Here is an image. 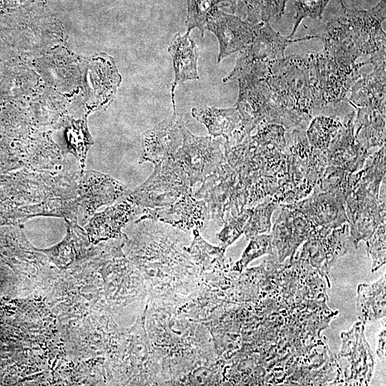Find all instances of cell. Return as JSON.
Segmentation results:
<instances>
[{
	"label": "cell",
	"mask_w": 386,
	"mask_h": 386,
	"mask_svg": "<svg viewBox=\"0 0 386 386\" xmlns=\"http://www.w3.org/2000/svg\"><path fill=\"white\" fill-rule=\"evenodd\" d=\"M342 14L331 19L321 35L323 53L337 63L352 66L361 56L370 59L385 57L386 34L382 27L386 1L380 0L370 10L350 9L342 0Z\"/></svg>",
	"instance_id": "obj_1"
},
{
	"label": "cell",
	"mask_w": 386,
	"mask_h": 386,
	"mask_svg": "<svg viewBox=\"0 0 386 386\" xmlns=\"http://www.w3.org/2000/svg\"><path fill=\"white\" fill-rule=\"evenodd\" d=\"M264 78L274 124L306 131L313 103L303 56L290 55L273 63Z\"/></svg>",
	"instance_id": "obj_2"
},
{
	"label": "cell",
	"mask_w": 386,
	"mask_h": 386,
	"mask_svg": "<svg viewBox=\"0 0 386 386\" xmlns=\"http://www.w3.org/2000/svg\"><path fill=\"white\" fill-rule=\"evenodd\" d=\"M385 144L370 154L362 169V176L345 200L350 239L355 248L365 242L378 226L385 222Z\"/></svg>",
	"instance_id": "obj_3"
},
{
	"label": "cell",
	"mask_w": 386,
	"mask_h": 386,
	"mask_svg": "<svg viewBox=\"0 0 386 386\" xmlns=\"http://www.w3.org/2000/svg\"><path fill=\"white\" fill-rule=\"evenodd\" d=\"M287 173L279 192L272 197L281 204H290L307 197L327 166V152L308 142L306 131L287 130Z\"/></svg>",
	"instance_id": "obj_4"
},
{
	"label": "cell",
	"mask_w": 386,
	"mask_h": 386,
	"mask_svg": "<svg viewBox=\"0 0 386 386\" xmlns=\"http://www.w3.org/2000/svg\"><path fill=\"white\" fill-rule=\"evenodd\" d=\"M223 147L228 164L247 193L248 207L278 192V181L267 175L258 146L243 128L236 131Z\"/></svg>",
	"instance_id": "obj_5"
},
{
	"label": "cell",
	"mask_w": 386,
	"mask_h": 386,
	"mask_svg": "<svg viewBox=\"0 0 386 386\" xmlns=\"http://www.w3.org/2000/svg\"><path fill=\"white\" fill-rule=\"evenodd\" d=\"M315 109L345 101L347 94L360 76L359 69L368 61L345 66L322 53H309L303 56Z\"/></svg>",
	"instance_id": "obj_6"
},
{
	"label": "cell",
	"mask_w": 386,
	"mask_h": 386,
	"mask_svg": "<svg viewBox=\"0 0 386 386\" xmlns=\"http://www.w3.org/2000/svg\"><path fill=\"white\" fill-rule=\"evenodd\" d=\"M154 170L142 184L126 196L142 209L169 206L193 194L188 176L173 157L155 163Z\"/></svg>",
	"instance_id": "obj_7"
},
{
	"label": "cell",
	"mask_w": 386,
	"mask_h": 386,
	"mask_svg": "<svg viewBox=\"0 0 386 386\" xmlns=\"http://www.w3.org/2000/svg\"><path fill=\"white\" fill-rule=\"evenodd\" d=\"M312 38H318V35L292 39L274 31L269 21L260 22L253 41L239 51L234 69L223 82L236 79L250 71L267 74L273 63L284 57V50L290 44Z\"/></svg>",
	"instance_id": "obj_8"
},
{
	"label": "cell",
	"mask_w": 386,
	"mask_h": 386,
	"mask_svg": "<svg viewBox=\"0 0 386 386\" xmlns=\"http://www.w3.org/2000/svg\"><path fill=\"white\" fill-rule=\"evenodd\" d=\"M182 144L173 157L181 165L193 187L227 161L221 147L224 142L220 138L212 136L194 135L185 125L182 127Z\"/></svg>",
	"instance_id": "obj_9"
},
{
	"label": "cell",
	"mask_w": 386,
	"mask_h": 386,
	"mask_svg": "<svg viewBox=\"0 0 386 386\" xmlns=\"http://www.w3.org/2000/svg\"><path fill=\"white\" fill-rule=\"evenodd\" d=\"M349 239L348 223L332 229H313L304 242L299 257L325 277L330 287V269L335 262L346 254Z\"/></svg>",
	"instance_id": "obj_10"
},
{
	"label": "cell",
	"mask_w": 386,
	"mask_h": 386,
	"mask_svg": "<svg viewBox=\"0 0 386 386\" xmlns=\"http://www.w3.org/2000/svg\"><path fill=\"white\" fill-rule=\"evenodd\" d=\"M264 76L252 73L239 76V94L234 107L238 110L242 127L247 135L261 123L272 124V109L268 99Z\"/></svg>",
	"instance_id": "obj_11"
},
{
	"label": "cell",
	"mask_w": 386,
	"mask_h": 386,
	"mask_svg": "<svg viewBox=\"0 0 386 386\" xmlns=\"http://www.w3.org/2000/svg\"><path fill=\"white\" fill-rule=\"evenodd\" d=\"M364 325L358 321L341 333L339 360L347 361L344 374L347 385H367L374 370V357L364 334Z\"/></svg>",
	"instance_id": "obj_12"
},
{
	"label": "cell",
	"mask_w": 386,
	"mask_h": 386,
	"mask_svg": "<svg viewBox=\"0 0 386 386\" xmlns=\"http://www.w3.org/2000/svg\"><path fill=\"white\" fill-rule=\"evenodd\" d=\"M259 24L244 21L238 16L216 9L207 21L206 29L212 32L218 39L219 50L217 62L249 45L253 41Z\"/></svg>",
	"instance_id": "obj_13"
},
{
	"label": "cell",
	"mask_w": 386,
	"mask_h": 386,
	"mask_svg": "<svg viewBox=\"0 0 386 386\" xmlns=\"http://www.w3.org/2000/svg\"><path fill=\"white\" fill-rule=\"evenodd\" d=\"M184 126L182 115L175 111L171 117L147 130L143 135L139 163L155 164L173 157L182 144Z\"/></svg>",
	"instance_id": "obj_14"
},
{
	"label": "cell",
	"mask_w": 386,
	"mask_h": 386,
	"mask_svg": "<svg viewBox=\"0 0 386 386\" xmlns=\"http://www.w3.org/2000/svg\"><path fill=\"white\" fill-rule=\"evenodd\" d=\"M312 192L301 200L283 204L302 213L313 229H332L348 223L345 204L335 195L321 191L317 184Z\"/></svg>",
	"instance_id": "obj_15"
},
{
	"label": "cell",
	"mask_w": 386,
	"mask_h": 386,
	"mask_svg": "<svg viewBox=\"0 0 386 386\" xmlns=\"http://www.w3.org/2000/svg\"><path fill=\"white\" fill-rule=\"evenodd\" d=\"M142 213L139 220L163 222L183 230L201 229L210 219L206 202L195 198L194 194L182 196L169 206L142 209Z\"/></svg>",
	"instance_id": "obj_16"
},
{
	"label": "cell",
	"mask_w": 386,
	"mask_h": 386,
	"mask_svg": "<svg viewBox=\"0 0 386 386\" xmlns=\"http://www.w3.org/2000/svg\"><path fill=\"white\" fill-rule=\"evenodd\" d=\"M202 183L201 187L194 194V197L204 200L210 219L223 224L224 212L241 187L236 172L226 161Z\"/></svg>",
	"instance_id": "obj_17"
},
{
	"label": "cell",
	"mask_w": 386,
	"mask_h": 386,
	"mask_svg": "<svg viewBox=\"0 0 386 386\" xmlns=\"http://www.w3.org/2000/svg\"><path fill=\"white\" fill-rule=\"evenodd\" d=\"M282 210L272 232V245L278 254V262L283 263L294 259L298 247L310 235L313 227L304 215L286 204H279Z\"/></svg>",
	"instance_id": "obj_18"
},
{
	"label": "cell",
	"mask_w": 386,
	"mask_h": 386,
	"mask_svg": "<svg viewBox=\"0 0 386 386\" xmlns=\"http://www.w3.org/2000/svg\"><path fill=\"white\" fill-rule=\"evenodd\" d=\"M355 112L347 114L327 150V165L341 167L350 172L362 169L370 152L361 147L355 137Z\"/></svg>",
	"instance_id": "obj_19"
},
{
	"label": "cell",
	"mask_w": 386,
	"mask_h": 386,
	"mask_svg": "<svg viewBox=\"0 0 386 386\" xmlns=\"http://www.w3.org/2000/svg\"><path fill=\"white\" fill-rule=\"evenodd\" d=\"M139 212H142V208L125 195L117 203L91 218L86 227L90 242L96 244L100 241L123 237L122 227L133 215Z\"/></svg>",
	"instance_id": "obj_20"
},
{
	"label": "cell",
	"mask_w": 386,
	"mask_h": 386,
	"mask_svg": "<svg viewBox=\"0 0 386 386\" xmlns=\"http://www.w3.org/2000/svg\"><path fill=\"white\" fill-rule=\"evenodd\" d=\"M173 63L174 79L172 84L171 98L173 112L176 111L174 91L179 83L199 79L197 72L198 49L189 34H174L167 49Z\"/></svg>",
	"instance_id": "obj_21"
},
{
	"label": "cell",
	"mask_w": 386,
	"mask_h": 386,
	"mask_svg": "<svg viewBox=\"0 0 386 386\" xmlns=\"http://www.w3.org/2000/svg\"><path fill=\"white\" fill-rule=\"evenodd\" d=\"M355 137L359 145L367 151L385 144L386 108L374 106L354 107Z\"/></svg>",
	"instance_id": "obj_22"
},
{
	"label": "cell",
	"mask_w": 386,
	"mask_h": 386,
	"mask_svg": "<svg viewBox=\"0 0 386 386\" xmlns=\"http://www.w3.org/2000/svg\"><path fill=\"white\" fill-rule=\"evenodd\" d=\"M385 74V63L374 65L370 74L360 76L355 81L350 89V96L345 101L353 107L374 106L386 108Z\"/></svg>",
	"instance_id": "obj_23"
},
{
	"label": "cell",
	"mask_w": 386,
	"mask_h": 386,
	"mask_svg": "<svg viewBox=\"0 0 386 386\" xmlns=\"http://www.w3.org/2000/svg\"><path fill=\"white\" fill-rule=\"evenodd\" d=\"M66 234L57 244L48 249H39L46 254L57 267L65 268L74 260L83 257L90 240L87 233L76 223L74 219H66Z\"/></svg>",
	"instance_id": "obj_24"
},
{
	"label": "cell",
	"mask_w": 386,
	"mask_h": 386,
	"mask_svg": "<svg viewBox=\"0 0 386 386\" xmlns=\"http://www.w3.org/2000/svg\"><path fill=\"white\" fill-rule=\"evenodd\" d=\"M192 115L206 127L210 136L222 137L225 141L236 131L242 128L240 114L234 107L218 109L203 106L193 108Z\"/></svg>",
	"instance_id": "obj_25"
},
{
	"label": "cell",
	"mask_w": 386,
	"mask_h": 386,
	"mask_svg": "<svg viewBox=\"0 0 386 386\" xmlns=\"http://www.w3.org/2000/svg\"><path fill=\"white\" fill-rule=\"evenodd\" d=\"M385 273L372 284L358 285L357 310L359 320L364 325L385 317Z\"/></svg>",
	"instance_id": "obj_26"
},
{
	"label": "cell",
	"mask_w": 386,
	"mask_h": 386,
	"mask_svg": "<svg viewBox=\"0 0 386 386\" xmlns=\"http://www.w3.org/2000/svg\"><path fill=\"white\" fill-rule=\"evenodd\" d=\"M362 176V169L350 172L341 167L327 165L317 183L318 188L335 195L344 204Z\"/></svg>",
	"instance_id": "obj_27"
},
{
	"label": "cell",
	"mask_w": 386,
	"mask_h": 386,
	"mask_svg": "<svg viewBox=\"0 0 386 386\" xmlns=\"http://www.w3.org/2000/svg\"><path fill=\"white\" fill-rule=\"evenodd\" d=\"M193 240L186 250L196 264L204 271L222 267L225 261L224 251L219 246L206 242L199 229H193Z\"/></svg>",
	"instance_id": "obj_28"
},
{
	"label": "cell",
	"mask_w": 386,
	"mask_h": 386,
	"mask_svg": "<svg viewBox=\"0 0 386 386\" xmlns=\"http://www.w3.org/2000/svg\"><path fill=\"white\" fill-rule=\"evenodd\" d=\"M342 125L337 117L320 115L312 118L306 129V135L310 146L327 152L332 139Z\"/></svg>",
	"instance_id": "obj_29"
},
{
	"label": "cell",
	"mask_w": 386,
	"mask_h": 386,
	"mask_svg": "<svg viewBox=\"0 0 386 386\" xmlns=\"http://www.w3.org/2000/svg\"><path fill=\"white\" fill-rule=\"evenodd\" d=\"M279 205L272 197H268L254 207L243 232L247 239L270 231L272 215Z\"/></svg>",
	"instance_id": "obj_30"
},
{
	"label": "cell",
	"mask_w": 386,
	"mask_h": 386,
	"mask_svg": "<svg viewBox=\"0 0 386 386\" xmlns=\"http://www.w3.org/2000/svg\"><path fill=\"white\" fill-rule=\"evenodd\" d=\"M287 0H244L248 22L257 24L278 19L284 13Z\"/></svg>",
	"instance_id": "obj_31"
},
{
	"label": "cell",
	"mask_w": 386,
	"mask_h": 386,
	"mask_svg": "<svg viewBox=\"0 0 386 386\" xmlns=\"http://www.w3.org/2000/svg\"><path fill=\"white\" fill-rule=\"evenodd\" d=\"M217 3V0H187V34H189L193 29L197 28L204 36L207 21L216 9Z\"/></svg>",
	"instance_id": "obj_32"
},
{
	"label": "cell",
	"mask_w": 386,
	"mask_h": 386,
	"mask_svg": "<svg viewBox=\"0 0 386 386\" xmlns=\"http://www.w3.org/2000/svg\"><path fill=\"white\" fill-rule=\"evenodd\" d=\"M253 208H246L237 215L224 219L223 228L217 233V237L220 240L219 246L224 252L243 233L246 223L252 213Z\"/></svg>",
	"instance_id": "obj_33"
},
{
	"label": "cell",
	"mask_w": 386,
	"mask_h": 386,
	"mask_svg": "<svg viewBox=\"0 0 386 386\" xmlns=\"http://www.w3.org/2000/svg\"><path fill=\"white\" fill-rule=\"evenodd\" d=\"M248 246L243 252L241 258L237 261L234 269L242 272L250 262L264 254H273L272 234H260L252 237Z\"/></svg>",
	"instance_id": "obj_34"
},
{
	"label": "cell",
	"mask_w": 386,
	"mask_h": 386,
	"mask_svg": "<svg viewBox=\"0 0 386 386\" xmlns=\"http://www.w3.org/2000/svg\"><path fill=\"white\" fill-rule=\"evenodd\" d=\"M385 222L380 224L371 237L366 242L367 252L372 261L371 272H374L385 264L386 244Z\"/></svg>",
	"instance_id": "obj_35"
},
{
	"label": "cell",
	"mask_w": 386,
	"mask_h": 386,
	"mask_svg": "<svg viewBox=\"0 0 386 386\" xmlns=\"http://www.w3.org/2000/svg\"><path fill=\"white\" fill-rule=\"evenodd\" d=\"M295 16L292 30L288 37L292 39L301 21L307 18L322 19V12L330 0H295Z\"/></svg>",
	"instance_id": "obj_36"
},
{
	"label": "cell",
	"mask_w": 386,
	"mask_h": 386,
	"mask_svg": "<svg viewBox=\"0 0 386 386\" xmlns=\"http://www.w3.org/2000/svg\"><path fill=\"white\" fill-rule=\"evenodd\" d=\"M377 354L379 358L382 361H385V343H386V335H385V321L382 323V328L381 332L378 335L377 340Z\"/></svg>",
	"instance_id": "obj_37"
},
{
	"label": "cell",
	"mask_w": 386,
	"mask_h": 386,
	"mask_svg": "<svg viewBox=\"0 0 386 386\" xmlns=\"http://www.w3.org/2000/svg\"><path fill=\"white\" fill-rule=\"evenodd\" d=\"M33 0H0V9H14L26 5Z\"/></svg>",
	"instance_id": "obj_38"
},
{
	"label": "cell",
	"mask_w": 386,
	"mask_h": 386,
	"mask_svg": "<svg viewBox=\"0 0 386 386\" xmlns=\"http://www.w3.org/2000/svg\"><path fill=\"white\" fill-rule=\"evenodd\" d=\"M220 1H227L232 7V11H235L237 0H217V3Z\"/></svg>",
	"instance_id": "obj_39"
}]
</instances>
